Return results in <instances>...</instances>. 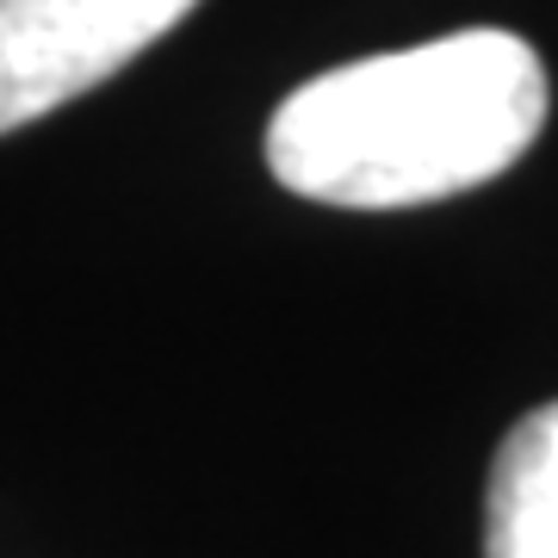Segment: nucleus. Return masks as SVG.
<instances>
[{"mask_svg":"<svg viewBox=\"0 0 558 558\" xmlns=\"http://www.w3.org/2000/svg\"><path fill=\"white\" fill-rule=\"evenodd\" d=\"M199 0H0V137L119 75Z\"/></svg>","mask_w":558,"mask_h":558,"instance_id":"nucleus-2","label":"nucleus"},{"mask_svg":"<svg viewBox=\"0 0 558 558\" xmlns=\"http://www.w3.org/2000/svg\"><path fill=\"white\" fill-rule=\"evenodd\" d=\"M546 69L515 32L341 62L286 94L267 124V168L286 193L348 211H391L472 193L546 124Z\"/></svg>","mask_w":558,"mask_h":558,"instance_id":"nucleus-1","label":"nucleus"},{"mask_svg":"<svg viewBox=\"0 0 558 558\" xmlns=\"http://www.w3.org/2000/svg\"><path fill=\"white\" fill-rule=\"evenodd\" d=\"M484 558H558V403L527 410L497 447Z\"/></svg>","mask_w":558,"mask_h":558,"instance_id":"nucleus-3","label":"nucleus"}]
</instances>
